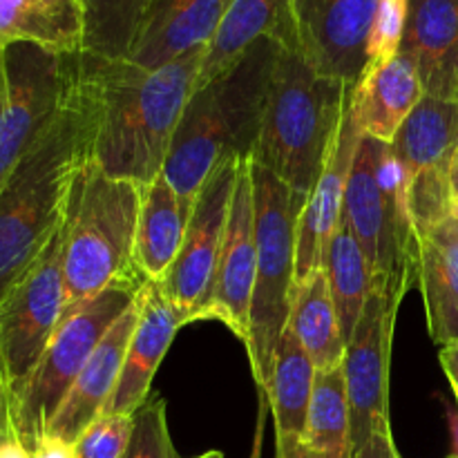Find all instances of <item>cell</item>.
I'll return each mask as SVG.
<instances>
[{
  "mask_svg": "<svg viewBox=\"0 0 458 458\" xmlns=\"http://www.w3.org/2000/svg\"><path fill=\"white\" fill-rule=\"evenodd\" d=\"M101 88L88 54H76L61 107L0 188V304L65 222L76 179L92 161Z\"/></svg>",
  "mask_w": 458,
  "mask_h": 458,
  "instance_id": "1",
  "label": "cell"
},
{
  "mask_svg": "<svg viewBox=\"0 0 458 458\" xmlns=\"http://www.w3.org/2000/svg\"><path fill=\"white\" fill-rule=\"evenodd\" d=\"M204 54L206 49H197L157 70L88 54L103 106L92 152L98 170L141 188L164 173Z\"/></svg>",
  "mask_w": 458,
  "mask_h": 458,
  "instance_id": "2",
  "label": "cell"
},
{
  "mask_svg": "<svg viewBox=\"0 0 458 458\" xmlns=\"http://www.w3.org/2000/svg\"><path fill=\"white\" fill-rule=\"evenodd\" d=\"M280 47L273 36L255 40L224 74L192 92L161 173L183 199L195 201L224 161L253 157Z\"/></svg>",
  "mask_w": 458,
  "mask_h": 458,
  "instance_id": "3",
  "label": "cell"
},
{
  "mask_svg": "<svg viewBox=\"0 0 458 458\" xmlns=\"http://www.w3.org/2000/svg\"><path fill=\"white\" fill-rule=\"evenodd\" d=\"M349 85L322 76L282 43L250 161L300 195H311L338 137Z\"/></svg>",
  "mask_w": 458,
  "mask_h": 458,
  "instance_id": "4",
  "label": "cell"
},
{
  "mask_svg": "<svg viewBox=\"0 0 458 458\" xmlns=\"http://www.w3.org/2000/svg\"><path fill=\"white\" fill-rule=\"evenodd\" d=\"M143 188L89 161L72 191L65 235V309L121 282L143 280L134 237Z\"/></svg>",
  "mask_w": 458,
  "mask_h": 458,
  "instance_id": "5",
  "label": "cell"
},
{
  "mask_svg": "<svg viewBox=\"0 0 458 458\" xmlns=\"http://www.w3.org/2000/svg\"><path fill=\"white\" fill-rule=\"evenodd\" d=\"M410 177L392 146L362 137L344 192L343 219L374 276L394 289L419 286L420 242L410 215Z\"/></svg>",
  "mask_w": 458,
  "mask_h": 458,
  "instance_id": "6",
  "label": "cell"
},
{
  "mask_svg": "<svg viewBox=\"0 0 458 458\" xmlns=\"http://www.w3.org/2000/svg\"><path fill=\"white\" fill-rule=\"evenodd\" d=\"M255 201V286L250 302V327L246 352L255 383L267 389L273 369V353L282 331L289 325L291 291L295 282V244L298 222L307 195L250 161Z\"/></svg>",
  "mask_w": 458,
  "mask_h": 458,
  "instance_id": "7",
  "label": "cell"
},
{
  "mask_svg": "<svg viewBox=\"0 0 458 458\" xmlns=\"http://www.w3.org/2000/svg\"><path fill=\"white\" fill-rule=\"evenodd\" d=\"M143 280L121 282L65 309L38 365L12 405V429L30 454L47 437L54 414L103 335L137 302Z\"/></svg>",
  "mask_w": 458,
  "mask_h": 458,
  "instance_id": "8",
  "label": "cell"
},
{
  "mask_svg": "<svg viewBox=\"0 0 458 458\" xmlns=\"http://www.w3.org/2000/svg\"><path fill=\"white\" fill-rule=\"evenodd\" d=\"M67 217L0 304V353L12 405L65 313Z\"/></svg>",
  "mask_w": 458,
  "mask_h": 458,
  "instance_id": "9",
  "label": "cell"
},
{
  "mask_svg": "<svg viewBox=\"0 0 458 458\" xmlns=\"http://www.w3.org/2000/svg\"><path fill=\"white\" fill-rule=\"evenodd\" d=\"M405 293L383 276L374 286L362 316L344 347V383L352 414V454L376 432H389V367L396 313Z\"/></svg>",
  "mask_w": 458,
  "mask_h": 458,
  "instance_id": "10",
  "label": "cell"
},
{
  "mask_svg": "<svg viewBox=\"0 0 458 458\" xmlns=\"http://www.w3.org/2000/svg\"><path fill=\"white\" fill-rule=\"evenodd\" d=\"M76 54L54 52L36 43L4 47L7 101L0 112V188L61 107Z\"/></svg>",
  "mask_w": 458,
  "mask_h": 458,
  "instance_id": "11",
  "label": "cell"
},
{
  "mask_svg": "<svg viewBox=\"0 0 458 458\" xmlns=\"http://www.w3.org/2000/svg\"><path fill=\"white\" fill-rule=\"evenodd\" d=\"M378 0H289V47L318 74L356 85Z\"/></svg>",
  "mask_w": 458,
  "mask_h": 458,
  "instance_id": "12",
  "label": "cell"
},
{
  "mask_svg": "<svg viewBox=\"0 0 458 458\" xmlns=\"http://www.w3.org/2000/svg\"><path fill=\"white\" fill-rule=\"evenodd\" d=\"M240 164L242 159L224 161L199 188L188 219L182 250L170 267L168 276L159 282L170 302L186 311L191 322L199 320L201 309L208 300L228 215H231Z\"/></svg>",
  "mask_w": 458,
  "mask_h": 458,
  "instance_id": "13",
  "label": "cell"
},
{
  "mask_svg": "<svg viewBox=\"0 0 458 458\" xmlns=\"http://www.w3.org/2000/svg\"><path fill=\"white\" fill-rule=\"evenodd\" d=\"M255 255H258V249H255V201L249 157V159H242L240 164L217 268H215L208 300L199 313V320L222 322L244 344L249 340L250 327Z\"/></svg>",
  "mask_w": 458,
  "mask_h": 458,
  "instance_id": "14",
  "label": "cell"
},
{
  "mask_svg": "<svg viewBox=\"0 0 458 458\" xmlns=\"http://www.w3.org/2000/svg\"><path fill=\"white\" fill-rule=\"evenodd\" d=\"M186 311L173 304L159 282L143 280L137 295V322L130 335L123 369L103 414L134 416L150 396V385L173 343L188 325Z\"/></svg>",
  "mask_w": 458,
  "mask_h": 458,
  "instance_id": "15",
  "label": "cell"
},
{
  "mask_svg": "<svg viewBox=\"0 0 458 458\" xmlns=\"http://www.w3.org/2000/svg\"><path fill=\"white\" fill-rule=\"evenodd\" d=\"M360 130L356 128L349 112V92L347 110H344L343 123H340L338 137L329 152L325 170L318 177L311 195L307 197L298 222V244H295V284L307 280L313 271L322 268L325 262L327 244L343 219L344 192H347L349 174H352L353 159H356L358 146H360Z\"/></svg>",
  "mask_w": 458,
  "mask_h": 458,
  "instance_id": "16",
  "label": "cell"
},
{
  "mask_svg": "<svg viewBox=\"0 0 458 458\" xmlns=\"http://www.w3.org/2000/svg\"><path fill=\"white\" fill-rule=\"evenodd\" d=\"M228 3L231 0H146L125 61L157 70L206 49L222 25Z\"/></svg>",
  "mask_w": 458,
  "mask_h": 458,
  "instance_id": "17",
  "label": "cell"
},
{
  "mask_svg": "<svg viewBox=\"0 0 458 458\" xmlns=\"http://www.w3.org/2000/svg\"><path fill=\"white\" fill-rule=\"evenodd\" d=\"M134 322H137V302L103 335L89 360L85 362L83 371L76 376L74 385L63 398L45 438H54V441H61L63 445L72 447L76 438L106 411L116 383H119L121 369H123Z\"/></svg>",
  "mask_w": 458,
  "mask_h": 458,
  "instance_id": "18",
  "label": "cell"
},
{
  "mask_svg": "<svg viewBox=\"0 0 458 458\" xmlns=\"http://www.w3.org/2000/svg\"><path fill=\"white\" fill-rule=\"evenodd\" d=\"M401 52L428 97L458 101V0H410Z\"/></svg>",
  "mask_w": 458,
  "mask_h": 458,
  "instance_id": "19",
  "label": "cell"
},
{
  "mask_svg": "<svg viewBox=\"0 0 458 458\" xmlns=\"http://www.w3.org/2000/svg\"><path fill=\"white\" fill-rule=\"evenodd\" d=\"M419 72L407 54L367 67L356 85H349V112L362 137L392 143L401 125L423 98Z\"/></svg>",
  "mask_w": 458,
  "mask_h": 458,
  "instance_id": "20",
  "label": "cell"
},
{
  "mask_svg": "<svg viewBox=\"0 0 458 458\" xmlns=\"http://www.w3.org/2000/svg\"><path fill=\"white\" fill-rule=\"evenodd\" d=\"M192 204L174 191L164 174L148 183L134 237V264L146 280L161 282L182 250Z\"/></svg>",
  "mask_w": 458,
  "mask_h": 458,
  "instance_id": "21",
  "label": "cell"
},
{
  "mask_svg": "<svg viewBox=\"0 0 458 458\" xmlns=\"http://www.w3.org/2000/svg\"><path fill=\"white\" fill-rule=\"evenodd\" d=\"M419 286L434 343L458 344V226L452 217L420 240Z\"/></svg>",
  "mask_w": 458,
  "mask_h": 458,
  "instance_id": "22",
  "label": "cell"
},
{
  "mask_svg": "<svg viewBox=\"0 0 458 458\" xmlns=\"http://www.w3.org/2000/svg\"><path fill=\"white\" fill-rule=\"evenodd\" d=\"M264 36L289 43V0H231L217 34L206 47L195 89L224 74Z\"/></svg>",
  "mask_w": 458,
  "mask_h": 458,
  "instance_id": "23",
  "label": "cell"
},
{
  "mask_svg": "<svg viewBox=\"0 0 458 458\" xmlns=\"http://www.w3.org/2000/svg\"><path fill=\"white\" fill-rule=\"evenodd\" d=\"M12 43H36L61 54L81 52V0H0V45Z\"/></svg>",
  "mask_w": 458,
  "mask_h": 458,
  "instance_id": "24",
  "label": "cell"
},
{
  "mask_svg": "<svg viewBox=\"0 0 458 458\" xmlns=\"http://www.w3.org/2000/svg\"><path fill=\"white\" fill-rule=\"evenodd\" d=\"M289 327L298 343L316 365V371L340 367L344 360V343L338 311L331 298L325 268L313 271L291 291Z\"/></svg>",
  "mask_w": 458,
  "mask_h": 458,
  "instance_id": "25",
  "label": "cell"
},
{
  "mask_svg": "<svg viewBox=\"0 0 458 458\" xmlns=\"http://www.w3.org/2000/svg\"><path fill=\"white\" fill-rule=\"evenodd\" d=\"M389 146L410 183L429 165H447L458 150V101L423 94Z\"/></svg>",
  "mask_w": 458,
  "mask_h": 458,
  "instance_id": "26",
  "label": "cell"
},
{
  "mask_svg": "<svg viewBox=\"0 0 458 458\" xmlns=\"http://www.w3.org/2000/svg\"><path fill=\"white\" fill-rule=\"evenodd\" d=\"M313 383H316V365L286 325L273 353V369L267 385L268 407L276 419V441L304 438Z\"/></svg>",
  "mask_w": 458,
  "mask_h": 458,
  "instance_id": "27",
  "label": "cell"
},
{
  "mask_svg": "<svg viewBox=\"0 0 458 458\" xmlns=\"http://www.w3.org/2000/svg\"><path fill=\"white\" fill-rule=\"evenodd\" d=\"M322 268L327 273L331 298H334L335 311H338L340 331L347 343L371 293L374 271L344 219H340L338 228L327 244Z\"/></svg>",
  "mask_w": 458,
  "mask_h": 458,
  "instance_id": "28",
  "label": "cell"
},
{
  "mask_svg": "<svg viewBox=\"0 0 458 458\" xmlns=\"http://www.w3.org/2000/svg\"><path fill=\"white\" fill-rule=\"evenodd\" d=\"M304 443L316 458H352V414L343 365L316 371Z\"/></svg>",
  "mask_w": 458,
  "mask_h": 458,
  "instance_id": "29",
  "label": "cell"
},
{
  "mask_svg": "<svg viewBox=\"0 0 458 458\" xmlns=\"http://www.w3.org/2000/svg\"><path fill=\"white\" fill-rule=\"evenodd\" d=\"M146 0H81L83 49L92 56L128 58Z\"/></svg>",
  "mask_w": 458,
  "mask_h": 458,
  "instance_id": "30",
  "label": "cell"
},
{
  "mask_svg": "<svg viewBox=\"0 0 458 458\" xmlns=\"http://www.w3.org/2000/svg\"><path fill=\"white\" fill-rule=\"evenodd\" d=\"M452 199L454 192L450 186V164L429 165L411 179L407 201L419 242L432 228L452 217Z\"/></svg>",
  "mask_w": 458,
  "mask_h": 458,
  "instance_id": "31",
  "label": "cell"
},
{
  "mask_svg": "<svg viewBox=\"0 0 458 458\" xmlns=\"http://www.w3.org/2000/svg\"><path fill=\"white\" fill-rule=\"evenodd\" d=\"M123 458H179L170 441L164 398H148L132 416V437Z\"/></svg>",
  "mask_w": 458,
  "mask_h": 458,
  "instance_id": "32",
  "label": "cell"
},
{
  "mask_svg": "<svg viewBox=\"0 0 458 458\" xmlns=\"http://www.w3.org/2000/svg\"><path fill=\"white\" fill-rule=\"evenodd\" d=\"M410 16V0H378L367 43V67L392 61L403 47Z\"/></svg>",
  "mask_w": 458,
  "mask_h": 458,
  "instance_id": "33",
  "label": "cell"
},
{
  "mask_svg": "<svg viewBox=\"0 0 458 458\" xmlns=\"http://www.w3.org/2000/svg\"><path fill=\"white\" fill-rule=\"evenodd\" d=\"M132 437V416L101 414L70 447V458H123Z\"/></svg>",
  "mask_w": 458,
  "mask_h": 458,
  "instance_id": "34",
  "label": "cell"
},
{
  "mask_svg": "<svg viewBox=\"0 0 458 458\" xmlns=\"http://www.w3.org/2000/svg\"><path fill=\"white\" fill-rule=\"evenodd\" d=\"M352 458H401L396 445H394L392 429L389 432L371 434L365 445L353 452Z\"/></svg>",
  "mask_w": 458,
  "mask_h": 458,
  "instance_id": "35",
  "label": "cell"
},
{
  "mask_svg": "<svg viewBox=\"0 0 458 458\" xmlns=\"http://www.w3.org/2000/svg\"><path fill=\"white\" fill-rule=\"evenodd\" d=\"M0 432H13L12 429V392H9L3 353H0Z\"/></svg>",
  "mask_w": 458,
  "mask_h": 458,
  "instance_id": "36",
  "label": "cell"
},
{
  "mask_svg": "<svg viewBox=\"0 0 458 458\" xmlns=\"http://www.w3.org/2000/svg\"><path fill=\"white\" fill-rule=\"evenodd\" d=\"M268 396L267 389H259V407H258V423H255V437H253V450H250L249 458H262V445H264V428H267V411Z\"/></svg>",
  "mask_w": 458,
  "mask_h": 458,
  "instance_id": "37",
  "label": "cell"
},
{
  "mask_svg": "<svg viewBox=\"0 0 458 458\" xmlns=\"http://www.w3.org/2000/svg\"><path fill=\"white\" fill-rule=\"evenodd\" d=\"M277 458H316L304 438H277Z\"/></svg>",
  "mask_w": 458,
  "mask_h": 458,
  "instance_id": "38",
  "label": "cell"
},
{
  "mask_svg": "<svg viewBox=\"0 0 458 458\" xmlns=\"http://www.w3.org/2000/svg\"><path fill=\"white\" fill-rule=\"evenodd\" d=\"M441 365L458 401V344H447V347L441 349Z\"/></svg>",
  "mask_w": 458,
  "mask_h": 458,
  "instance_id": "39",
  "label": "cell"
},
{
  "mask_svg": "<svg viewBox=\"0 0 458 458\" xmlns=\"http://www.w3.org/2000/svg\"><path fill=\"white\" fill-rule=\"evenodd\" d=\"M0 458H31V454L16 434L0 432Z\"/></svg>",
  "mask_w": 458,
  "mask_h": 458,
  "instance_id": "40",
  "label": "cell"
},
{
  "mask_svg": "<svg viewBox=\"0 0 458 458\" xmlns=\"http://www.w3.org/2000/svg\"><path fill=\"white\" fill-rule=\"evenodd\" d=\"M31 458H70V447L63 445L61 441H54V438H43L31 450Z\"/></svg>",
  "mask_w": 458,
  "mask_h": 458,
  "instance_id": "41",
  "label": "cell"
},
{
  "mask_svg": "<svg viewBox=\"0 0 458 458\" xmlns=\"http://www.w3.org/2000/svg\"><path fill=\"white\" fill-rule=\"evenodd\" d=\"M7 101V65H4V47L0 45V112Z\"/></svg>",
  "mask_w": 458,
  "mask_h": 458,
  "instance_id": "42",
  "label": "cell"
},
{
  "mask_svg": "<svg viewBox=\"0 0 458 458\" xmlns=\"http://www.w3.org/2000/svg\"><path fill=\"white\" fill-rule=\"evenodd\" d=\"M450 186L454 197H458V150L454 152V157H452L450 161Z\"/></svg>",
  "mask_w": 458,
  "mask_h": 458,
  "instance_id": "43",
  "label": "cell"
},
{
  "mask_svg": "<svg viewBox=\"0 0 458 458\" xmlns=\"http://www.w3.org/2000/svg\"><path fill=\"white\" fill-rule=\"evenodd\" d=\"M452 434H454V454L458 458V411L456 416H452Z\"/></svg>",
  "mask_w": 458,
  "mask_h": 458,
  "instance_id": "44",
  "label": "cell"
},
{
  "mask_svg": "<svg viewBox=\"0 0 458 458\" xmlns=\"http://www.w3.org/2000/svg\"><path fill=\"white\" fill-rule=\"evenodd\" d=\"M452 219H454L456 226H458V197L452 199Z\"/></svg>",
  "mask_w": 458,
  "mask_h": 458,
  "instance_id": "45",
  "label": "cell"
},
{
  "mask_svg": "<svg viewBox=\"0 0 458 458\" xmlns=\"http://www.w3.org/2000/svg\"><path fill=\"white\" fill-rule=\"evenodd\" d=\"M197 458H224V454H222V452L213 450V452H206V454H201V456H197Z\"/></svg>",
  "mask_w": 458,
  "mask_h": 458,
  "instance_id": "46",
  "label": "cell"
},
{
  "mask_svg": "<svg viewBox=\"0 0 458 458\" xmlns=\"http://www.w3.org/2000/svg\"><path fill=\"white\" fill-rule=\"evenodd\" d=\"M447 458H456V456H447Z\"/></svg>",
  "mask_w": 458,
  "mask_h": 458,
  "instance_id": "47",
  "label": "cell"
}]
</instances>
